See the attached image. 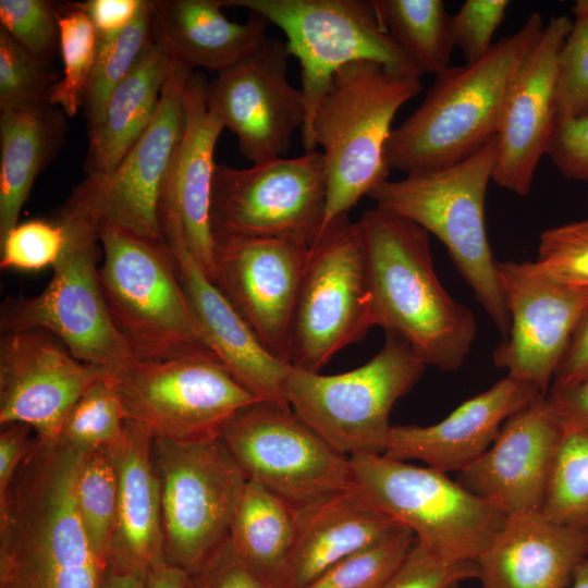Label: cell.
<instances>
[{
  "label": "cell",
  "instance_id": "obj_23",
  "mask_svg": "<svg viewBox=\"0 0 588 588\" xmlns=\"http://www.w3.org/2000/svg\"><path fill=\"white\" fill-rule=\"evenodd\" d=\"M572 28L566 14L544 26L510 91L498 133L492 175L499 186L525 197L537 166L547 155L556 125V66Z\"/></svg>",
  "mask_w": 588,
  "mask_h": 588
},
{
  "label": "cell",
  "instance_id": "obj_15",
  "mask_svg": "<svg viewBox=\"0 0 588 588\" xmlns=\"http://www.w3.org/2000/svg\"><path fill=\"white\" fill-rule=\"evenodd\" d=\"M220 439L247 480L296 509L354 486L350 456L291 407L259 401L237 414Z\"/></svg>",
  "mask_w": 588,
  "mask_h": 588
},
{
  "label": "cell",
  "instance_id": "obj_54",
  "mask_svg": "<svg viewBox=\"0 0 588 588\" xmlns=\"http://www.w3.org/2000/svg\"><path fill=\"white\" fill-rule=\"evenodd\" d=\"M145 576L108 565L100 588H145Z\"/></svg>",
  "mask_w": 588,
  "mask_h": 588
},
{
  "label": "cell",
  "instance_id": "obj_19",
  "mask_svg": "<svg viewBox=\"0 0 588 588\" xmlns=\"http://www.w3.org/2000/svg\"><path fill=\"white\" fill-rule=\"evenodd\" d=\"M308 249L309 245L283 238L215 240L212 282L265 348L287 364Z\"/></svg>",
  "mask_w": 588,
  "mask_h": 588
},
{
  "label": "cell",
  "instance_id": "obj_12",
  "mask_svg": "<svg viewBox=\"0 0 588 588\" xmlns=\"http://www.w3.org/2000/svg\"><path fill=\"white\" fill-rule=\"evenodd\" d=\"M164 559L191 575L226 541L247 478L221 439L154 438Z\"/></svg>",
  "mask_w": 588,
  "mask_h": 588
},
{
  "label": "cell",
  "instance_id": "obj_31",
  "mask_svg": "<svg viewBox=\"0 0 588 588\" xmlns=\"http://www.w3.org/2000/svg\"><path fill=\"white\" fill-rule=\"evenodd\" d=\"M65 117L49 101L0 110V242L19 223L37 176L65 143Z\"/></svg>",
  "mask_w": 588,
  "mask_h": 588
},
{
  "label": "cell",
  "instance_id": "obj_44",
  "mask_svg": "<svg viewBox=\"0 0 588 588\" xmlns=\"http://www.w3.org/2000/svg\"><path fill=\"white\" fill-rule=\"evenodd\" d=\"M535 261L551 277L588 289V218L544 230Z\"/></svg>",
  "mask_w": 588,
  "mask_h": 588
},
{
  "label": "cell",
  "instance_id": "obj_18",
  "mask_svg": "<svg viewBox=\"0 0 588 588\" xmlns=\"http://www.w3.org/2000/svg\"><path fill=\"white\" fill-rule=\"evenodd\" d=\"M289 57L285 42L266 37L208 83L211 108L253 164L284 157L294 132L304 126V97L289 82Z\"/></svg>",
  "mask_w": 588,
  "mask_h": 588
},
{
  "label": "cell",
  "instance_id": "obj_6",
  "mask_svg": "<svg viewBox=\"0 0 588 588\" xmlns=\"http://www.w3.org/2000/svg\"><path fill=\"white\" fill-rule=\"evenodd\" d=\"M99 243L103 298L137 360L213 354L200 335L173 254L164 242L102 224Z\"/></svg>",
  "mask_w": 588,
  "mask_h": 588
},
{
  "label": "cell",
  "instance_id": "obj_43",
  "mask_svg": "<svg viewBox=\"0 0 588 588\" xmlns=\"http://www.w3.org/2000/svg\"><path fill=\"white\" fill-rule=\"evenodd\" d=\"M59 4L47 0H1L0 26L41 60L60 49Z\"/></svg>",
  "mask_w": 588,
  "mask_h": 588
},
{
  "label": "cell",
  "instance_id": "obj_55",
  "mask_svg": "<svg viewBox=\"0 0 588 588\" xmlns=\"http://www.w3.org/2000/svg\"><path fill=\"white\" fill-rule=\"evenodd\" d=\"M569 588H588V556L577 566Z\"/></svg>",
  "mask_w": 588,
  "mask_h": 588
},
{
  "label": "cell",
  "instance_id": "obj_22",
  "mask_svg": "<svg viewBox=\"0 0 588 588\" xmlns=\"http://www.w3.org/2000/svg\"><path fill=\"white\" fill-rule=\"evenodd\" d=\"M565 429L547 395L510 417L456 481L505 517L541 511Z\"/></svg>",
  "mask_w": 588,
  "mask_h": 588
},
{
  "label": "cell",
  "instance_id": "obj_39",
  "mask_svg": "<svg viewBox=\"0 0 588 588\" xmlns=\"http://www.w3.org/2000/svg\"><path fill=\"white\" fill-rule=\"evenodd\" d=\"M416 538L404 526L360 549L305 588H382L400 566Z\"/></svg>",
  "mask_w": 588,
  "mask_h": 588
},
{
  "label": "cell",
  "instance_id": "obj_46",
  "mask_svg": "<svg viewBox=\"0 0 588 588\" xmlns=\"http://www.w3.org/2000/svg\"><path fill=\"white\" fill-rule=\"evenodd\" d=\"M509 3L506 0H466L458 11L451 15L452 39L454 46L462 51L466 63H474L489 52Z\"/></svg>",
  "mask_w": 588,
  "mask_h": 588
},
{
  "label": "cell",
  "instance_id": "obj_40",
  "mask_svg": "<svg viewBox=\"0 0 588 588\" xmlns=\"http://www.w3.org/2000/svg\"><path fill=\"white\" fill-rule=\"evenodd\" d=\"M574 20L556 66V123L588 118V0L576 1Z\"/></svg>",
  "mask_w": 588,
  "mask_h": 588
},
{
  "label": "cell",
  "instance_id": "obj_27",
  "mask_svg": "<svg viewBox=\"0 0 588 588\" xmlns=\"http://www.w3.org/2000/svg\"><path fill=\"white\" fill-rule=\"evenodd\" d=\"M400 526L378 511L355 485L297 507L294 543L269 583L273 588H305Z\"/></svg>",
  "mask_w": 588,
  "mask_h": 588
},
{
  "label": "cell",
  "instance_id": "obj_48",
  "mask_svg": "<svg viewBox=\"0 0 588 588\" xmlns=\"http://www.w3.org/2000/svg\"><path fill=\"white\" fill-rule=\"evenodd\" d=\"M547 155L564 176L588 183V118L556 123Z\"/></svg>",
  "mask_w": 588,
  "mask_h": 588
},
{
  "label": "cell",
  "instance_id": "obj_53",
  "mask_svg": "<svg viewBox=\"0 0 588 588\" xmlns=\"http://www.w3.org/2000/svg\"><path fill=\"white\" fill-rule=\"evenodd\" d=\"M145 588H194V586L188 572L164 559L146 573Z\"/></svg>",
  "mask_w": 588,
  "mask_h": 588
},
{
  "label": "cell",
  "instance_id": "obj_42",
  "mask_svg": "<svg viewBox=\"0 0 588 588\" xmlns=\"http://www.w3.org/2000/svg\"><path fill=\"white\" fill-rule=\"evenodd\" d=\"M65 241V228L57 218L19 222L0 242V268L38 271L53 267Z\"/></svg>",
  "mask_w": 588,
  "mask_h": 588
},
{
  "label": "cell",
  "instance_id": "obj_32",
  "mask_svg": "<svg viewBox=\"0 0 588 588\" xmlns=\"http://www.w3.org/2000/svg\"><path fill=\"white\" fill-rule=\"evenodd\" d=\"M295 534L296 507L247 480L228 536L235 552L270 581L286 560Z\"/></svg>",
  "mask_w": 588,
  "mask_h": 588
},
{
  "label": "cell",
  "instance_id": "obj_35",
  "mask_svg": "<svg viewBox=\"0 0 588 588\" xmlns=\"http://www.w3.org/2000/svg\"><path fill=\"white\" fill-rule=\"evenodd\" d=\"M75 502L93 550L108 566L117 513V477L110 448L83 455L75 483Z\"/></svg>",
  "mask_w": 588,
  "mask_h": 588
},
{
  "label": "cell",
  "instance_id": "obj_21",
  "mask_svg": "<svg viewBox=\"0 0 588 588\" xmlns=\"http://www.w3.org/2000/svg\"><path fill=\"white\" fill-rule=\"evenodd\" d=\"M208 83L193 71L185 85L184 130L162 184L158 217L166 244H182L213 281L210 198L215 148L224 125L209 103Z\"/></svg>",
  "mask_w": 588,
  "mask_h": 588
},
{
  "label": "cell",
  "instance_id": "obj_36",
  "mask_svg": "<svg viewBox=\"0 0 588 588\" xmlns=\"http://www.w3.org/2000/svg\"><path fill=\"white\" fill-rule=\"evenodd\" d=\"M542 514L560 525L588 529V432L565 430Z\"/></svg>",
  "mask_w": 588,
  "mask_h": 588
},
{
  "label": "cell",
  "instance_id": "obj_7",
  "mask_svg": "<svg viewBox=\"0 0 588 588\" xmlns=\"http://www.w3.org/2000/svg\"><path fill=\"white\" fill-rule=\"evenodd\" d=\"M66 232L62 254L46 289L9 297L1 307V332L45 330L78 360L113 372L136 357L108 311L97 266L99 223L70 201L57 217Z\"/></svg>",
  "mask_w": 588,
  "mask_h": 588
},
{
  "label": "cell",
  "instance_id": "obj_11",
  "mask_svg": "<svg viewBox=\"0 0 588 588\" xmlns=\"http://www.w3.org/2000/svg\"><path fill=\"white\" fill-rule=\"evenodd\" d=\"M372 327L363 235L357 221L344 215L309 246L291 330L290 365L319 372Z\"/></svg>",
  "mask_w": 588,
  "mask_h": 588
},
{
  "label": "cell",
  "instance_id": "obj_52",
  "mask_svg": "<svg viewBox=\"0 0 588 588\" xmlns=\"http://www.w3.org/2000/svg\"><path fill=\"white\" fill-rule=\"evenodd\" d=\"M547 399L565 430L588 432V379L569 389L550 391Z\"/></svg>",
  "mask_w": 588,
  "mask_h": 588
},
{
  "label": "cell",
  "instance_id": "obj_2",
  "mask_svg": "<svg viewBox=\"0 0 588 588\" xmlns=\"http://www.w3.org/2000/svg\"><path fill=\"white\" fill-rule=\"evenodd\" d=\"M543 28L534 12L480 60L436 76L421 103L392 130L384 152L389 169L405 175L440 170L495 138L513 84Z\"/></svg>",
  "mask_w": 588,
  "mask_h": 588
},
{
  "label": "cell",
  "instance_id": "obj_51",
  "mask_svg": "<svg viewBox=\"0 0 588 588\" xmlns=\"http://www.w3.org/2000/svg\"><path fill=\"white\" fill-rule=\"evenodd\" d=\"M140 2L142 0H88L79 4L93 24L96 36L103 37L126 27L136 15Z\"/></svg>",
  "mask_w": 588,
  "mask_h": 588
},
{
  "label": "cell",
  "instance_id": "obj_37",
  "mask_svg": "<svg viewBox=\"0 0 588 588\" xmlns=\"http://www.w3.org/2000/svg\"><path fill=\"white\" fill-rule=\"evenodd\" d=\"M60 52L63 72L49 102L74 117L83 107L85 90L94 66L97 36L79 2L59 4Z\"/></svg>",
  "mask_w": 588,
  "mask_h": 588
},
{
  "label": "cell",
  "instance_id": "obj_26",
  "mask_svg": "<svg viewBox=\"0 0 588 588\" xmlns=\"http://www.w3.org/2000/svg\"><path fill=\"white\" fill-rule=\"evenodd\" d=\"M588 556V529L552 522L541 511L505 517L477 559L480 588H567Z\"/></svg>",
  "mask_w": 588,
  "mask_h": 588
},
{
  "label": "cell",
  "instance_id": "obj_38",
  "mask_svg": "<svg viewBox=\"0 0 588 588\" xmlns=\"http://www.w3.org/2000/svg\"><path fill=\"white\" fill-rule=\"evenodd\" d=\"M112 375L87 389L61 426L59 441L83 455L113 446L123 433L126 419Z\"/></svg>",
  "mask_w": 588,
  "mask_h": 588
},
{
  "label": "cell",
  "instance_id": "obj_34",
  "mask_svg": "<svg viewBox=\"0 0 588 588\" xmlns=\"http://www.w3.org/2000/svg\"><path fill=\"white\" fill-rule=\"evenodd\" d=\"M154 38L151 11L147 0H142L136 15L122 30L97 37L96 58L83 100L88 131L98 124L111 93Z\"/></svg>",
  "mask_w": 588,
  "mask_h": 588
},
{
  "label": "cell",
  "instance_id": "obj_30",
  "mask_svg": "<svg viewBox=\"0 0 588 588\" xmlns=\"http://www.w3.org/2000/svg\"><path fill=\"white\" fill-rule=\"evenodd\" d=\"M172 65L169 50L154 38L111 93L98 124L88 131L86 175L112 172L148 128Z\"/></svg>",
  "mask_w": 588,
  "mask_h": 588
},
{
  "label": "cell",
  "instance_id": "obj_9",
  "mask_svg": "<svg viewBox=\"0 0 588 588\" xmlns=\"http://www.w3.org/2000/svg\"><path fill=\"white\" fill-rule=\"evenodd\" d=\"M354 485L383 515L453 561H477L505 516L445 473L382 453L350 456Z\"/></svg>",
  "mask_w": 588,
  "mask_h": 588
},
{
  "label": "cell",
  "instance_id": "obj_16",
  "mask_svg": "<svg viewBox=\"0 0 588 588\" xmlns=\"http://www.w3.org/2000/svg\"><path fill=\"white\" fill-rule=\"evenodd\" d=\"M192 72L173 59L158 111L148 128L112 172L87 175L66 199L99 226L109 224L144 240L164 242L158 217L159 197L183 134V96Z\"/></svg>",
  "mask_w": 588,
  "mask_h": 588
},
{
  "label": "cell",
  "instance_id": "obj_13",
  "mask_svg": "<svg viewBox=\"0 0 588 588\" xmlns=\"http://www.w3.org/2000/svg\"><path fill=\"white\" fill-rule=\"evenodd\" d=\"M126 420L175 442L219 439L259 400L213 354L136 360L112 375Z\"/></svg>",
  "mask_w": 588,
  "mask_h": 588
},
{
  "label": "cell",
  "instance_id": "obj_28",
  "mask_svg": "<svg viewBox=\"0 0 588 588\" xmlns=\"http://www.w3.org/2000/svg\"><path fill=\"white\" fill-rule=\"evenodd\" d=\"M152 442L147 428L126 420L121 438L110 448L117 477V513L109 565L140 574L164 560Z\"/></svg>",
  "mask_w": 588,
  "mask_h": 588
},
{
  "label": "cell",
  "instance_id": "obj_25",
  "mask_svg": "<svg viewBox=\"0 0 588 588\" xmlns=\"http://www.w3.org/2000/svg\"><path fill=\"white\" fill-rule=\"evenodd\" d=\"M200 335L226 370L259 401L290 407L291 365L269 353L215 283L180 243L167 244Z\"/></svg>",
  "mask_w": 588,
  "mask_h": 588
},
{
  "label": "cell",
  "instance_id": "obj_50",
  "mask_svg": "<svg viewBox=\"0 0 588 588\" xmlns=\"http://www.w3.org/2000/svg\"><path fill=\"white\" fill-rule=\"evenodd\" d=\"M588 379V313L576 327L554 373L550 391L573 388Z\"/></svg>",
  "mask_w": 588,
  "mask_h": 588
},
{
  "label": "cell",
  "instance_id": "obj_14",
  "mask_svg": "<svg viewBox=\"0 0 588 588\" xmlns=\"http://www.w3.org/2000/svg\"><path fill=\"white\" fill-rule=\"evenodd\" d=\"M327 174L320 151L236 169L217 163L210 224L221 237H267L311 245L326 210Z\"/></svg>",
  "mask_w": 588,
  "mask_h": 588
},
{
  "label": "cell",
  "instance_id": "obj_49",
  "mask_svg": "<svg viewBox=\"0 0 588 588\" xmlns=\"http://www.w3.org/2000/svg\"><path fill=\"white\" fill-rule=\"evenodd\" d=\"M38 442L34 429L22 422L1 426L0 432V507L4 505L12 481L21 465Z\"/></svg>",
  "mask_w": 588,
  "mask_h": 588
},
{
  "label": "cell",
  "instance_id": "obj_29",
  "mask_svg": "<svg viewBox=\"0 0 588 588\" xmlns=\"http://www.w3.org/2000/svg\"><path fill=\"white\" fill-rule=\"evenodd\" d=\"M155 39L191 70L219 73L253 52L269 22L250 12L244 23L226 19L222 0L149 1Z\"/></svg>",
  "mask_w": 588,
  "mask_h": 588
},
{
  "label": "cell",
  "instance_id": "obj_4",
  "mask_svg": "<svg viewBox=\"0 0 588 588\" xmlns=\"http://www.w3.org/2000/svg\"><path fill=\"white\" fill-rule=\"evenodd\" d=\"M420 77L369 60L351 62L332 76L313 119L327 174L320 232L389 180L384 152L392 121L421 91Z\"/></svg>",
  "mask_w": 588,
  "mask_h": 588
},
{
  "label": "cell",
  "instance_id": "obj_8",
  "mask_svg": "<svg viewBox=\"0 0 588 588\" xmlns=\"http://www.w3.org/2000/svg\"><path fill=\"white\" fill-rule=\"evenodd\" d=\"M363 366L338 375L291 367L285 397L292 411L340 453H383L395 402L420 379L426 365L402 338L385 333Z\"/></svg>",
  "mask_w": 588,
  "mask_h": 588
},
{
  "label": "cell",
  "instance_id": "obj_47",
  "mask_svg": "<svg viewBox=\"0 0 588 588\" xmlns=\"http://www.w3.org/2000/svg\"><path fill=\"white\" fill-rule=\"evenodd\" d=\"M194 588H273L226 541L192 575Z\"/></svg>",
  "mask_w": 588,
  "mask_h": 588
},
{
  "label": "cell",
  "instance_id": "obj_5",
  "mask_svg": "<svg viewBox=\"0 0 588 588\" xmlns=\"http://www.w3.org/2000/svg\"><path fill=\"white\" fill-rule=\"evenodd\" d=\"M498 136L453 166L397 181L387 180L369 194L376 208L407 219L433 234L505 338L510 316L487 236L485 201L492 180Z\"/></svg>",
  "mask_w": 588,
  "mask_h": 588
},
{
  "label": "cell",
  "instance_id": "obj_33",
  "mask_svg": "<svg viewBox=\"0 0 588 588\" xmlns=\"http://www.w3.org/2000/svg\"><path fill=\"white\" fill-rule=\"evenodd\" d=\"M387 33L421 74L448 70L455 48L441 0H371Z\"/></svg>",
  "mask_w": 588,
  "mask_h": 588
},
{
  "label": "cell",
  "instance_id": "obj_17",
  "mask_svg": "<svg viewBox=\"0 0 588 588\" xmlns=\"http://www.w3.org/2000/svg\"><path fill=\"white\" fill-rule=\"evenodd\" d=\"M510 330L493 364L547 395L568 342L588 313V289L562 282L536 261L495 262Z\"/></svg>",
  "mask_w": 588,
  "mask_h": 588
},
{
  "label": "cell",
  "instance_id": "obj_56",
  "mask_svg": "<svg viewBox=\"0 0 588 588\" xmlns=\"http://www.w3.org/2000/svg\"><path fill=\"white\" fill-rule=\"evenodd\" d=\"M450 588H461V584L453 585Z\"/></svg>",
  "mask_w": 588,
  "mask_h": 588
},
{
  "label": "cell",
  "instance_id": "obj_45",
  "mask_svg": "<svg viewBox=\"0 0 588 588\" xmlns=\"http://www.w3.org/2000/svg\"><path fill=\"white\" fill-rule=\"evenodd\" d=\"M478 575L477 561L449 560L415 540L382 588H450Z\"/></svg>",
  "mask_w": 588,
  "mask_h": 588
},
{
  "label": "cell",
  "instance_id": "obj_1",
  "mask_svg": "<svg viewBox=\"0 0 588 588\" xmlns=\"http://www.w3.org/2000/svg\"><path fill=\"white\" fill-rule=\"evenodd\" d=\"M83 454L38 439L0 507V588H100L108 568L82 525L75 483Z\"/></svg>",
  "mask_w": 588,
  "mask_h": 588
},
{
  "label": "cell",
  "instance_id": "obj_41",
  "mask_svg": "<svg viewBox=\"0 0 588 588\" xmlns=\"http://www.w3.org/2000/svg\"><path fill=\"white\" fill-rule=\"evenodd\" d=\"M61 75L0 26V110L49 101Z\"/></svg>",
  "mask_w": 588,
  "mask_h": 588
},
{
  "label": "cell",
  "instance_id": "obj_24",
  "mask_svg": "<svg viewBox=\"0 0 588 588\" xmlns=\"http://www.w3.org/2000/svg\"><path fill=\"white\" fill-rule=\"evenodd\" d=\"M541 395L536 385L506 375L439 422L392 426L382 454L421 461L445 474L460 473L489 449L510 417Z\"/></svg>",
  "mask_w": 588,
  "mask_h": 588
},
{
  "label": "cell",
  "instance_id": "obj_20",
  "mask_svg": "<svg viewBox=\"0 0 588 588\" xmlns=\"http://www.w3.org/2000/svg\"><path fill=\"white\" fill-rule=\"evenodd\" d=\"M112 372L78 360L45 330L2 332L0 424H26L39 441L57 442L74 403Z\"/></svg>",
  "mask_w": 588,
  "mask_h": 588
},
{
  "label": "cell",
  "instance_id": "obj_3",
  "mask_svg": "<svg viewBox=\"0 0 588 588\" xmlns=\"http://www.w3.org/2000/svg\"><path fill=\"white\" fill-rule=\"evenodd\" d=\"M357 223L369 268L373 326L406 341L426 366L461 368L477 324L471 310L439 281L429 233L378 208L365 211Z\"/></svg>",
  "mask_w": 588,
  "mask_h": 588
},
{
  "label": "cell",
  "instance_id": "obj_10",
  "mask_svg": "<svg viewBox=\"0 0 588 588\" xmlns=\"http://www.w3.org/2000/svg\"><path fill=\"white\" fill-rule=\"evenodd\" d=\"M262 15L286 37V48L301 65L306 108L302 133L305 151L316 150L313 119L332 76L359 60L422 75L381 25L371 1L363 0H222Z\"/></svg>",
  "mask_w": 588,
  "mask_h": 588
}]
</instances>
